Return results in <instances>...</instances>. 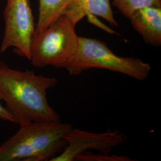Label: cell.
<instances>
[{"mask_svg":"<svg viewBox=\"0 0 161 161\" xmlns=\"http://www.w3.org/2000/svg\"><path fill=\"white\" fill-rule=\"evenodd\" d=\"M58 83L54 77L36 75L29 70L12 69L0 62V96L19 125L60 121L59 115L47 98V90Z\"/></svg>","mask_w":161,"mask_h":161,"instance_id":"6da1fadb","label":"cell"},{"mask_svg":"<svg viewBox=\"0 0 161 161\" xmlns=\"http://www.w3.org/2000/svg\"><path fill=\"white\" fill-rule=\"evenodd\" d=\"M20 127L0 146V161H50L64 149V136L73 128L60 121L33 122Z\"/></svg>","mask_w":161,"mask_h":161,"instance_id":"7a4b0ae2","label":"cell"},{"mask_svg":"<svg viewBox=\"0 0 161 161\" xmlns=\"http://www.w3.org/2000/svg\"><path fill=\"white\" fill-rule=\"evenodd\" d=\"M76 25L62 14L46 29L35 33L30 50L32 64L39 68L51 66L66 69L78 48Z\"/></svg>","mask_w":161,"mask_h":161,"instance_id":"3957f363","label":"cell"},{"mask_svg":"<svg viewBox=\"0 0 161 161\" xmlns=\"http://www.w3.org/2000/svg\"><path fill=\"white\" fill-rule=\"evenodd\" d=\"M95 68L107 69L144 80L148 78L152 66L139 58L116 55L102 41L78 36L77 51L66 69L70 75L75 76Z\"/></svg>","mask_w":161,"mask_h":161,"instance_id":"277c9868","label":"cell"},{"mask_svg":"<svg viewBox=\"0 0 161 161\" xmlns=\"http://www.w3.org/2000/svg\"><path fill=\"white\" fill-rule=\"evenodd\" d=\"M4 19L5 29L0 53L13 47L16 53L29 60L35 30L30 0H7Z\"/></svg>","mask_w":161,"mask_h":161,"instance_id":"5b68a950","label":"cell"},{"mask_svg":"<svg viewBox=\"0 0 161 161\" xmlns=\"http://www.w3.org/2000/svg\"><path fill=\"white\" fill-rule=\"evenodd\" d=\"M64 140L67 144L63 152L50 161H74L76 156L90 149L109 154L114 147L124 143L127 137L117 130L95 133L72 128Z\"/></svg>","mask_w":161,"mask_h":161,"instance_id":"8992f818","label":"cell"},{"mask_svg":"<svg viewBox=\"0 0 161 161\" xmlns=\"http://www.w3.org/2000/svg\"><path fill=\"white\" fill-rule=\"evenodd\" d=\"M62 14L76 24L85 16H87L90 22L110 34H115V32L100 22H97L94 16L102 17L110 24L118 26L110 0H70Z\"/></svg>","mask_w":161,"mask_h":161,"instance_id":"52a82bcc","label":"cell"},{"mask_svg":"<svg viewBox=\"0 0 161 161\" xmlns=\"http://www.w3.org/2000/svg\"><path fill=\"white\" fill-rule=\"evenodd\" d=\"M128 19L146 43L153 46H161V7H146L134 13Z\"/></svg>","mask_w":161,"mask_h":161,"instance_id":"ba28073f","label":"cell"},{"mask_svg":"<svg viewBox=\"0 0 161 161\" xmlns=\"http://www.w3.org/2000/svg\"><path fill=\"white\" fill-rule=\"evenodd\" d=\"M70 0H39L38 22L35 33L46 29L64 12Z\"/></svg>","mask_w":161,"mask_h":161,"instance_id":"9c48e42d","label":"cell"},{"mask_svg":"<svg viewBox=\"0 0 161 161\" xmlns=\"http://www.w3.org/2000/svg\"><path fill=\"white\" fill-rule=\"evenodd\" d=\"M112 5L129 18L134 13L146 7H161V0H113Z\"/></svg>","mask_w":161,"mask_h":161,"instance_id":"30bf717a","label":"cell"},{"mask_svg":"<svg viewBox=\"0 0 161 161\" xmlns=\"http://www.w3.org/2000/svg\"><path fill=\"white\" fill-rule=\"evenodd\" d=\"M74 161H131L127 156L109 155V154H88L83 152L75 157Z\"/></svg>","mask_w":161,"mask_h":161,"instance_id":"8fae6325","label":"cell"},{"mask_svg":"<svg viewBox=\"0 0 161 161\" xmlns=\"http://www.w3.org/2000/svg\"><path fill=\"white\" fill-rule=\"evenodd\" d=\"M2 98L0 96V119L3 121H9L13 123H16L15 119L9 110L2 104Z\"/></svg>","mask_w":161,"mask_h":161,"instance_id":"7c38bea8","label":"cell"}]
</instances>
